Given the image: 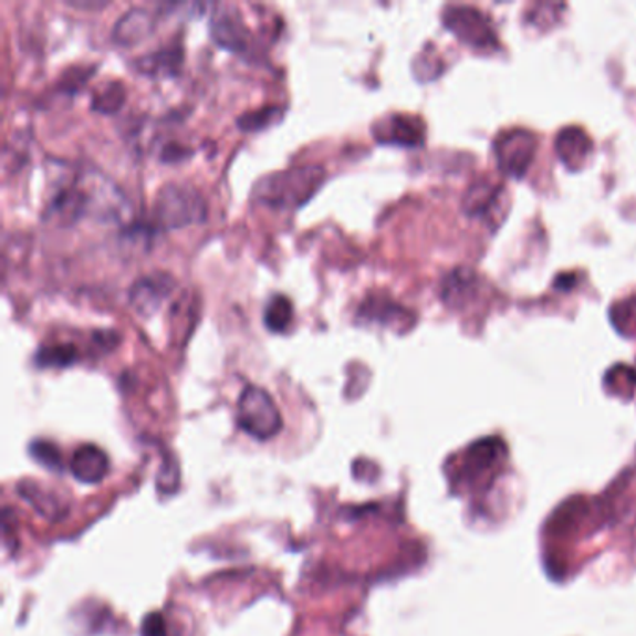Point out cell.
Here are the masks:
<instances>
[{
	"label": "cell",
	"mask_w": 636,
	"mask_h": 636,
	"mask_svg": "<svg viewBox=\"0 0 636 636\" xmlns=\"http://www.w3.org/2000/svg\"><path fill=\"white\" fill-rule=\"evenodd\" d=\"M478 290V279L472 271L458 269L452 274H448L445 284H442V301L450 309H461L475 298Z\"/></svg>",
	"instance_id": "obj_14"
},
{
	"label": "cell",
	"mask_w": 636,
	"mask_h": 636,
	"mask_svg": "<svg viewBox=\"0 0 636 636\" xmlns=\"http://www.w3.org/2000/svg\"><path fill=\"white\" fill-rule=\"evenodd\" d=\"M500 190H502L500 185L489 184V181L472 185L463 200L465 213L475 215V217L491 213L499 202Z\"/></svg>",
	"instance_id": "obj_15"
},
{
	"label": "cell",
	"mask_w": 636,
	"mask_h": 636,
	"mask_svg": "<svg viewBox=\"0 0 636 636\" xmlns=\"http://www.w3.org/2000/svg\"><path fill=\"white\" fill-rule=\"evenodd\" d=\"M325 181V170L314 165L269 174L252 189V200L277 211L298 209L314 197Z\"/></svg>",
	"instance_id": "obj_2"
},
{
	"label": "cell",
	"mask_w": 636,
	"mask_h": 636,
	"mask_svg": "<svg viewBox=\"0 0 636 636\" xmlns=\"http://www.w3.org/2000/svg\"><path fill=\"white\" fill-rule=\"evenodd\" d=\"M140 636H165V622L161 614L152 613L144 618Z\"/></svg>",
	"instance_id": "obj_23"
},
{
	"label": "cell",
	"mask_w": 636,
	"mask_h": 636,
	"mask_svg": "<svg viewBox=\"0 0 636 636\" xmlns=\"http://www.w3.org/2000/svg\"><path fill=\"white\" fill-rule=\"evenodd\" d=\"M293 322V304L285 295H273L263 310V323L271 333H285Z\"/></svg>",
	"instance_id": "obj_16"
},
{
	"label": "cell",
	"mask_w": 636,
	"mask_h": 636,
	"mask_svg": "<svg viewBox=\"0 0 636 636\" xmlns=\"http://www.w3.org/2000/svg\"><path fill=\"white\" fill-rule=\"evenodd\" d=\"M32 458L37 459L38 463L48 467V469L56 470L62 469V458H60L59 448L54 447L53 442L49 440H37L30 447Z\"/></svg>",
	"instance_id": "obj_22"
},
{
	"label": "cell",
	"mask_w": 636,
	"mask_h": 636,
	"mask_svg": "<svg viewBox=\"0 0 636 636\" xmlns=\"http://www.w3.org/2000/svg\"><path fill=\"white\" fill-rule=\"evenodd\" d=\"M238 424L250 437L268 440L282 429V417L273 398L263 388L247 387L239 396Z\"/></svg>",
	"instance_id": "obj_4"
},
{
	"label": "cell",
	"mask_w": 636,
	"mask_h": 636,
	"mask_svg": "<svg viewBox=\"0 0 636 636\" xmlns=\"http://www.w3.org/2000/svg\"><path fill=\"white\" fill-rule=\"evenodd\" d=\"M122 102H124V90L118 83H107L94 94V108L102 113H114L116 108L122 107Z\"/></svg>",
	"instance_id": "obj_21"
},
{
	"label": "cell",
	"mask_w": 636,
	"mask_h": 636,
	"mask_svg": "<svg viewBox=\"0 0 636 636\" xmlns=\"http://www.w3.org/2000/svg\"><path fill=\"white\" fill-rule=\"evenodd\" d=\"M154 217L159 227L174 230L202 222L208 217V209L202 195L195 187L167 184L155 197Z\"/></svg>",
	"instance_id": "obj_3"
},
{
	"label": "cell",
	"mask_w": 636,
	"mask_h": 636,
	"mask_svg": "<svg viewBox=\"0 0 636 636\" xmlns=\"http://www.w3.org/2000/svg\"><path fill=\"white\" fill-rule=\"evenodd\" d=\"M77 361L79 353L72 344L43 345L37 353V364L40 368H66Z\"/></svg>",
	"instance_id": "obj_18"
},
{
	"label": "cell",
	"mask_w": 636,
	"mask_h": 636,
	"mask_svg": "<svg viewBox=\"0 0 636 636\" xmlns=\"http://www.w3.org/2000/svg\"><path fill=\"white\" fill-rule=\"evenodd\" d=\"M282 114H284V108L280 107L258 108V111H250L239 116L238 125L244 132H263L269 125L277 124L282 118Z\"/></svg>",
	"instance_id": "obj_20"
},
{
	"label": "cell",
	"mask_w": 636,
	"mask_h": 636,
	"mask_svg": "<svg viewBox=\"0 0 636 636\" xmlns=\"http://www.w3.org/2000/svg\"><path fill=\"white\" fill-rule=\"evenodd\" d=\"M358 320L368 323H379L385 327L409 329L415 322L409 310L388 301V299H368L358 310Z\"/></svg>",
	"instance_id": "obj_11"
},
{
	"label": "cell",
	"mask_w": 636,
	"mask_h": 636,
	"mask_svg": "<svg viewBox=\"0 0 636 636\" xmlns=\"http://www.w3.org/2000/svg\"><path fill=\"white\" fill-rule=\"evenodd\" d=\"M152 29H154V19L149 12H146L144 8H133L114 24V42L124 48H132L135 43L146 40Z\"/></svg>",
	"instance_id": "obj_13"
},
{
	"label": "cell",
	"mask_w": 636,
	"mask_h": 636,
	"mask_svg": "<svg viewBox=\"0 0 636 636\" xmlns=\"http://www.w3.org/2000/svg\"><path fill=\"white\" fill-rule=\"evenodd\" d=\"M445 24L453 37L475 49H497L499 38L493 23L486 13L475 7H448L445 10Z\"/></svg>",
	"instance_id": "obj_5"
},
{
	"label": "cell",
	"mask_w": 636,
	"mask_h": 636,
	"mask_svg": "<svg viewBox=\"0 0 636 636\" xmlns=\"http://www.w3.org/2000/svg\"><path fill=\"white\" fill-rule=\"evenodd\" d=\"M211 38L220 48L232 53H243L249 48L250 30L244 23L241 13L233 7H215L211 18Z\"/></svg>",
	"instance_id": "obj_9"
},
{
	"label": "cell",
	"mask_w": 636,
	"mask_h": 636,
	"mask_svg": "<svg viewBox=\"0 0 636 636\" xmlns=\"http://www.w3.org/2000/svg\"><path fill=\"white\" fill-rule=\"evenodd\" d=\"M176 288V280L168 273L144 274L132 285L129 290V303L140 315H152L161 309L165 299L170 298V293Z\"/></svg>",
	"instance_id": "obj_8"
},
{
	"label": "cell",
	"mask_w": 636,
	"mask_h": 636,
	"mask_svg": "<svg viewBox=\"0 0 636 636\" xmlns=\"http://www.w3.org/2000/svg\"><path fill=\"white\" fill-rule=\"evenodd\" d=\"M107 453L103 452L102 448L95 447V445H83L73 453L72 472L79 482L95 486V483L102 482L103 478L107 476Z\"/></svg>",
	"instance_id": "obj_12"
},
{
	"label": "cell",
	"mask_w": 636,
	"mask_h": 636,
	"mask_svg": "<svg viewBox=\"0 0 636 636\" xmlns=\"http://www.w3.org/2000/svg\"><path fill=\"white\" fill-rule=\"evenodd\" d=\"M125 198L118 187L94 170H84L70 184L60 187L49 202L45 219L59 227H70L83 217L122 220L127 213Z\"/></svg>",
	"instance_id": "obj_1"
},
{
	"label": "cell",
	"mask_w": 636,
	"mask_h": 636,
	"mask_svg": "<svg viewBox=\"0 0 636 636\" xmlns=\"http://www.w3.org/2000/svg\"><path fill=\"white\" fill-rule=\"evenodd\" d=\"M611 322L618 333L627 338H636V293L613 304Z\"/></svg>",
	"instance_id": "obj_19"
},
{
	"label": "cell",
	"mask_w": 636,
	"mask_h": 636,
	"mask_svg": "<svg viewBox=\"0 0 636 636\" xmlns=\"http://www.w3.org/2000/svg\"><path fill=\"white\" fill-rule=\"evenodd\" d=\"M179 64H181V53L178 48H174L146 54L143 59H138L137 67L148 75H163V73L168 75V73L178 72Z\"/></svg>",
	"instance_id": "obj_17"
},
{
	"label": "cell",
	"mask_w": 636,
	"mask_h": 636,
	"mask_svg": "<svg viewBox=\"0 0 636 636\" xmlns=\"http://www.w3.org/2000/svg\"><path fill=\"white\" fill-rule=\"evenodd\" d=\"M592 138L586 135L584 129L570 125L559 133L556 137V154H559L560 161L564 163L565 167L571 170H578L583 167L584 163L588 161L590 154H592Z\"/></svg>",
	"instance_id": "obj_10"
},
{
	"label": "cell",
	"mask_w": 636,
	"mask_h": 636,
	"mask_svg": "<svg viewBox=\"0 0 636 636\" xmlns=\"http://www.w3.org/2000/svg\"><path fill=\"white\" fill-rule=\"evenodd\" d=\"M375 140L402 148H418L423 146L426 137V125L418 116L410 114H390L387 118L379 119L372 127Z\"/></svg>",
	"instance_id": "obj_7"
},
{
	"label": "cell",
	"mask_w": 636,
	"mask_h": 636,
	"mask_svg": "<svg viewBox=\"0 0 636 636\" xmlns=\"http://www.w3.org/2000/svg\"><path fill=\"white\" fill-rule=\"evenodd\" d=\"M534 133L526 129H512L504 132L494 140V155L499 167L505 176L523 178L529 170L530 163L535 155Z\"/></svg>",
	"instance_id": "obj_6"
}]
</instances>
